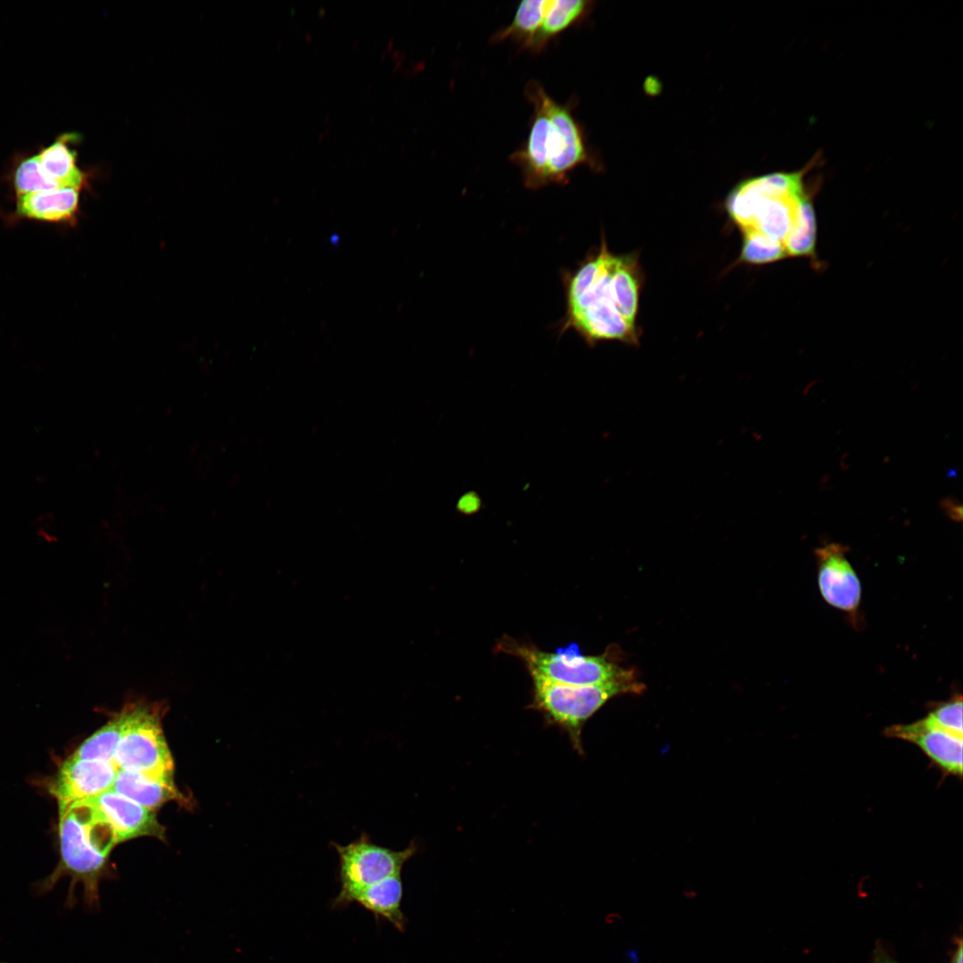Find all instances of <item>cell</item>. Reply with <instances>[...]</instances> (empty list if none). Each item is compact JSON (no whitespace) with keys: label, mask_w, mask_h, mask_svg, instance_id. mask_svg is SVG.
<instances>
[{"label":"cell","mask_w":963,"mask_h":963,"mask_svg":"<svg viewBox=\"0 0 963 963\" xmlns=\"http://www.w3.org/2000/svg\"><path fill=\"white\" fill-rule=\"evenodd\" d=\"M524 95L533 106L526 142L509 157L522 173L523 184L539 189L564 184L580 165L591 163L582 130L571 104L556 102L536 80H530Z\"/></svg>","instance_id":"obj_1"},{"label":"cell","mask_w":963,"mask_h":963,"mask_svg":"<svg viewBox=\"0 0 963 963\" xmlns=\"http://www.w3.org/2000/svg\"><path fill=\"white\" fill-rule=\"evenodd\" d=\"M616 259L603 241L576 268L563 274L565 314L561 333L573 330L591 346L605 340L637 342L635 326L620 315L611 294Z\"/></svg>","instance_id":"obj_2"},{"label":"cell","mask_w":963,"mask_h":963,"mask_svg":"<svg viewBox=\"0 0 963 963\" xmlns=\"http://www.w3.org/2000/svg\"><path fill=\"white\" fill-rule=\"evenodd\" d=\"M61 867L41 886L49 890L62 874L73 878L72 885H84L85 901L89 907L98 904V885L104 871L106 860L118 843L116 834L100 811L84 800L59 810Z\"/></svg>","instance_id":"obj_3"},{"label":"cell","mask_w":963,"mask_h":963,"mask_svg":"<svg viewBox=\"0 0 963 963\" xmlns=\"http://www.w3.org/2000/svg\"><path fill=\"white\" fill-rule=\"evenodd\" d=\"M533 682L531 707L546 720L568 733L576 749L581 751V729L609 699L622 694H641L646 687L628 669L620 677L599 684L566 685L538 677Z\"/></svg>","instance_id":"obj_4"},{"label":"cell","mask_w":963,"mask_h":963,"mask_svg":"<svg viewBox=\"0 0 963 963\" xmlns=\"http://www.w3.org/2000/svg\"><path fill=\"white\" fill-rule=\"evenodd\" d=\"M495 649L518 657L531 677L566 685L607 682L629 669L621 666V652L615 645L610 646L603 654L583 655L575 643L557 648L555 652H546L533 645L522 644L504 637Z\"/></svg>","instance_id":"obj_5"},{"label":"cell","mask_w":963,"mask_h":963,"mask_svg":"<svg viewBox=\"0 0 963 963\" xmlns=\"http://www.w3.org/2000/svg\"><path fill=\"white\" fill-rule=\"evenodd\" d=\"M128 721L114 753L117 769L173 781V760L160 725L159 706L127 704Z\"/></svg>","instance_id":"obj_6"},{"label":"cell","mask_w":963,"mask_h":963,"mask_svg":"<svg viewBox=\"0 0 963 963\" xmlns=\"http://www.w3.org/2000/svg\"><path fill=\"white\" fill-rule=\"evenodd\" d=\"M333 845L339 858L341 885V890L333 899V908L350 904L351 897L362 888L399 874L417 850L415 842L401 851L391 850L374 844L365 833L345 845L335 843Z\"/></svg>","instance_id":"obj_7"},{"label":"cell","mask_w":963,"mask_h":963,"mask_svg":"<svg viewBox=\"0 0 963 963\" xmlns=\"http://www.w3.org/2000/svg\"><path fill=\"white\" fill-rule=\"evenodd\" d=\"M118 769L111 761L68 758L51 786L59 810L111 789Z\"/></svg>","instance_id":"obj_8"},{"label":"cell","mask_w":963,"mask_h":963,"mask_svg":"<svg viewBox=\"0 0 963 963\" xmlns=\"http://www.w3.org/2000/svg\"><path fill=\"white\" fill-rule=\"evenodd\" d=\"M845 552L846 547L838 543L827 544L815 551L818 585L830 605L853 613L860 602L861 587Z\"/></svg>","instance_id":"obj_9"},{"label":"cell","mask_w":963,"mask_h":963,"mask_svg":"<svg viewBox=\"0 0 963 963\" xmlns=\"http://www.w3.org/2000/svg\"><path fill=\"white\" fill-rule=\"evenodd\" d=\"M885 736L917 745L944 774L962 777L961 737L929 724L925 718L885 728Z\"/></svg>","instance_id":"obj_10"},{"label":"cell","mask_w":963,"mask_h":963,"mask_svg":"<svg viewBox=\"0 0 963 963\" xmlns=\"http://www.w3.org/2000/svg\"><path fill=\"white\" fill-rule=\"evenodd\" d=\"M87 800L111 825L118 843L145 835L164 838V827L159 823L152 810L112 789Z\"/></svg>","instance_id":"obj_11"},{"label":"cell","mask_w":963,"mask_h":963,"mask_svg":"<svg viewBox=\"0 0 963 963\" xmlns=\"http://www.w3.org/2000/svg\"><path fill=\"white\" fill-rule=\"evenodd\" d=\"M79 210V190L58 188L18 196L15 214L37 221L73 225Z\"/></svg>","instance_id":"obj_12"},{"label":"cell","mask_w":963,"mask_h":963,"mask_svg":"<svg viewBox=\"0 0 963 963\" xmlns=\"http://www.w3.org/2000/svg\"><path fill=\"white\" fill-rule=\"evenodd\" d=\"M403 883L400 873L391 875L357 892L350 899L370 911L376 918L404 931L407 918L401 909Z\"/></svg>","instance_id":"obj_13"},{"label":"cell","mask_w":963,"mask_h":963,"mask_svg":"<svg viewBox=\"0 0 963 963\" xmlns=\"http://www.w3.org/2000/svg\"><path fill=\"white\" fill-rule=\"evenodd\" d=\"M111 789L152 811L169 801L185 800L177 789L174 780L156 779L119 769H118Z\"/></svg>","instance_id":"obj_14"},{"label":"cell","mask_w":963,"mask_h":963,"mask_svg":"<svg viewBox=\"0 0 963 963\" xmlns=\"http://www.w3.org/2000/svg\"><path fill=\"white\" fill-rule=\"evenodd\" d=\"M71 135H64L38 154L40 168L45 177L58 188L80 190L86 185V174L77 166V152L69 145Z\"/></svg>","instance_id":"obj_15"},{"label":"cell","mask_w":963,"mask_h":963,"mask_svg":"<svg viewBox=\"0 0 963 963\" xmlns=\"http://www.w3.org/2000/svg\"><path fill=\"white\" fill-rule=\"evenodd\" d=\"M549 3L550 0H523L519 3L513 21L495 33L491 42L512 40L518 43L523 49L530 50L542 25Z\"/></svg>","instance_id":"obj_16"},{"label":"cell","mask_w":963,"mask_h":963,"mask_svg":"<svg viewBox=\"0 0 963 963\" xmlns=\"http://www.w3.org/2000/svg\"><path fill=\"white\" fill-rule=\"evenodd\" d=\"M590 2L583 0H550L542 25L530 51L538 53L562 32L580 21Z\"/></svg>","instance_id":"obj_17"},{"label":"cell","mask_w":963,"mask_h":963,"mask_svg":"<svg viewBox=\"0 0 963 963\" xmlns=\"http://www.w3.org/2000/svg\"><path fill=\"white\" fill-rule=\"evenodd\" d=\"M611 294L620 315L635 326L639 283L631 258L617 256L610 281Z\"/></svg>","instance_id":"obj_18"},{"label":"cell","mask_w":963,"mask_h":963,"mask_svg":"<svg viewBox=\"0 0 963 963\" xmlns=\"http://www.w3.org/2000/svg\"><path fill=\"white\" fill-rule=\"evenodd\" d=\"M128 717L126 705L121 712L91 737L86 739L71 757L83 760L111 761L124 732Z\"/></svg>","instance_id":"obj_19"},{"label":"cell","mask_w":963,"mask_h":963,"mask_svg":"<svg viewBox=\"0 0 963 963\" xmlns=\"http://www.w3.org/2000/svg\"><path fill=\"white\" fill-rule=\"evenodd\" d=\"M816 239V214L812 202L805 193L798 203L794 225L784 241L786 256H814Z\"/></svg>","instance_id":"obj_20"},{"label":"cell","mask_w":963,"mask_h":963,"mask_svg":"<svg viewBox=\"0 0 963 963\" xmlns=\"http://www.w3.org/2000/svg\"><path fill=\"white\" fill-rule=\"evenodd\" d=\"M744 240L741 259L749 264H767L786 257L785 246L763 234L753 230H743Z\"/></svg>","instance_id":"obj_21"},{"label":"cell","mask_w":963,"mask_h":963,"mask_svg":"<svg viewBox=\"0 0 963 963\" xmlns=\"http://www.w3.org/2000/svg\"><path fill=\"white\" fill-rule=\"evenodd\" d=\"M12 180L17 197L58 189L54 183L45 177L37 155L21 160L15 169Z\"/></svg>","instance_id":"obj_22"},{"label":"cell","mask_w":963,"mask_h":963,"mask_svg":"<svg viewBox=\"0 0 963 963\" xmlns=\"http://www.w3.org/2000/svg\"><path fill=\"white\" fill-rule=\"evenodd\" d=\"M931 725L962 737V698L956 696L934 708L925 718Z\"/></svg>","instance_id":"obj_23"},{"label":"cell","mask_w":963,"mask_h":963,"mask_svg":"<svg viewBox=\"0 0 963 963\" xmlns=\"http://www.w3.org/2000/svg\"><path fill=\"white\" fill-rule=\"evenodd\" d=\"M871 963H899L884 947L880 942H877L871 954Z\"/></svg>","instance_id":"obj_24"},{"label":"cell","mask_w":963,"mask_h":963,"mask_svg":"<svg viewBox=\"0 0 963 963\" xmlns=\"http://www.w3.org/2000/svg\"><path fill=\"white\" fill-rule=\"evenodd\" d=\"M942 507L950 518L955 521H960L962 519V506L956 499H943L942 501Z\"/></svg>","instance_id":"obj_25"},{"label":"cell","mask_w":963,"mask_h":963,"mask_svg":"<svg viewBox=\"0 0 963 963\" xmlns=\"http://www.w3.org/2000/svg\"><path fill=\"white\" fill-rule=\"evenodd\" d=\"M951 963H962V941H958V946L951 959Z\"/></svg>","instance_id":"obj_26"}]
</instances>
